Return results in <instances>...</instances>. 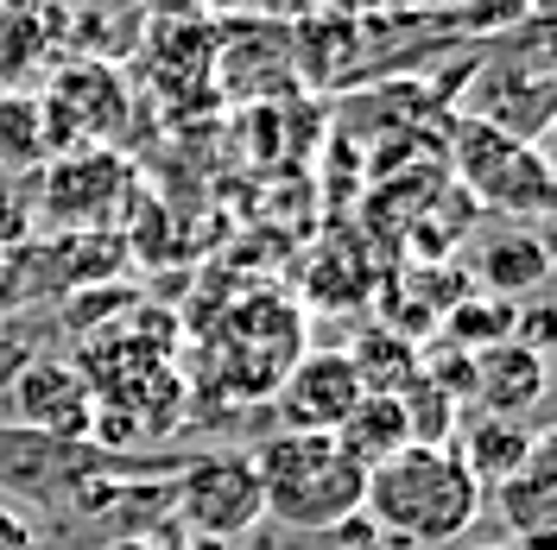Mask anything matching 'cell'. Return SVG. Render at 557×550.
I'll return each instance as SVG.
<instances>
[{
    "mask_svg": "<svg viewBox=\"0 0 557 550\" xmlns=\"http://www.w3.org/2000/svg\"><path fill=\"white\" fill-rule=\"evenodd\" d=\"M482 507L487 493L450 443H406L374 462L361 487V525H374L393 550H456L475 532Z\"/></svg>",
    "mask_w": 557,
    "mask_h": 550,
    "instance_id": "6da1fadb",
    "label": "cell"
},
{
    "mask_svg": "<svg viewBox=\"0 0 557 550\" xmlns=\"http://www.w3.org/2000/svg\"><path fill=\"white\" fill-rule=\"evenodd\" d=\"M253 468H260L267 518L285 532H336L361 518L368 468L330 430H278L253 449Z\"/></svg>",
    "mask_w": 557,
    "mask_h": 550,
    "instance_id": "7a4b0ae2",
    "label": "cell"
},
{
    "mask_svg": "<svg viewBox=\"0 0 557 550\" xmlns=\"http://www.w3.org/2000/svg\"><path fill=\"white\" fill-rule=\"evenodd\" d=\"M450 165L456 184L469 190V203L500 209L507 222H545L552 215V159L532 146V139H513L500 127H487L475 114H456L450 121Z\"/></svg>",
    "mask_w": 557,
    "mask_h": 550,
    "instance_id": "3957f363",
    "label": "cell"
},
{
    "mask_svg": "<svg viewBox=\"0 0 557 550\" xmlns=\"http://www.w3.org/2000/svg\"><path fill=\"white\" fill-rule=\"evenodd\" d=\"M165 513H172L177 538L235 545L242 532H253V525L267 518L253 455H247V449H209L197 462H184L172 482H165Z\"/></svg>",
    "mask_w": 557,
    "mask_h": 550,
    "instance_id": "277c9868",
    "label": "cell"
},
{
    "mask_svg": "<svg viewBox=\"0 0 557 550\" xmlns=\"http://www.w3.org/2000/svg\"><path fill=\"white\" fill-rule=\"evenodd\" d=\"M13 386V417L20 430L58 437V443H89L96 437V386L70 361H26Z\"/></svg>",
    "mask_w": 557,
    "mask_h": 550,
    "instance_id": "5b68a950",
    "label": "cell"
},
{
    "mask_svg": "<svg viewBox=\"0 0 557 550\" xmlns=\"http://www.w3.org/2000/svg\"><path fill=\"white\" fill-rule=\"evenodd\" d=\"M361 374H355V361H348V348H311V354H298L285 379H278V417H285V430H336L355 405H361Z\"/></svg>",
    "mask_w": 557,
    "mask_h": 550,
    "instance_id": "8992f818",
    "label": "cell"
},
{
    "mask_svg": "<svg viewBox=\"0 0 557 550\" xmlns=\"http://www.w3.org/2000/svg\"><path fill=\"white\" fill-rule=\"evenodd\" d=\"M545 392H552V361L532 354V348H520L513 336L469 354V399H475L487 417L525 424V417L545 405Z\"/></svg>",
    "mask_w": 557,
    "mask_h": 550,
    "instance_id": "52a82bcc",
    "label": "cell"
},
{
    "mask_svg": "<svg viewBox=\"0 0 557 550\" xmlns=\"http://www.w3.org/2000/svg\"><path fill=\"white\" fill-rule=\"evenodd\" d=\"M487 493H494V513L507 525V545L552 550V532H557V437L552 430H539L532 455Z\"/></svg>",
    "mask_w": 557,
    "mask_h": 550,
    "instance_id": "ba28073f",
    "label": "cell"
},
{
    "mask_svg": "<svg viewBox=\"0 0 557 550\" xmlns=\"http://www.w3.org/2000/svg\"><path fill=\"white\" fill-rule=\"evenodd\" d=\"M552 278V247L532 222H507L494 228L475 253V285L482 298H500V304H520V298H539Z\"/></svg>",
    "mask_w": 557,
    "mask_h": 550,
    "instance_id": "9c48e42d",
    "label": "cell"
},
{
    "mask_svg": "<svg viewBox=\"0 0 557 550\" xmlns=\"http://www.w3.org/2000/svg\"><path fill=\"white\" fill-rule=\"evenodd\" d=\"M532 443H539V430L532 424H513V417H487L475 412L469 424H462V437H450L456 449V462L475 475V487H500L513 468H520L525 455H532Z\"/></svg>",
    "mask_w": 557,
    "mask_h": 550,
    "instance_id": "30bf717a",
    "label": "cell"
},
{
    "mask_svg": "<svg viewBox=\"0 0 557 550\" xmlns=\"http://www.w3.org/2000/svg\"><path fill=\"white\" fill-rule=\"evenodd\" d=\"M330 437H336L361 468H374V462H386V455H399V449L412 443V424H406L399 392H361V405H355Z\"/></svg>",
    "mask_w": 557,
    "mask_h": 550,
    "instance_id": "8fae6325",
    "label": "cell"
},
{
    "mask_svg": "<svg viewBox=\"0 0 557 550\" xmlns=\"http://www.w3.org/2000/svg\"><path fill=\"white\" fill-rule=\"evenodd\" d=\"M76 96H102V127L114 134L121 121H127V89H121V76L114 70H70L64 83H58V114H70V102ZM96 102H89V114L76 121V146H96Z\"/></svg>",
    "mask_w": 557,
    "mask_h": 550,
    "instance_id": "7c38bea8",
    "label": "cell"
},
{
    "mask_svg": "<svg viewBox=\"0 0 557 550\" xmlns=\"http://www.w3.org/2000/svg\"><path fill=\"white\" fill-rule=\"evenodd\" d=\"M450 7L462 13V20L475 13V33H494V26H513L532 0H450Z\"/></svg>",
    "mask_w": 557,
    "mask_h": 550,
    "instance_id": "4fadbf2b",
    "label": "cell"
},
{
    "mask_svg": "<svg viewBox=\"0 0 557 550\" xmlns=\"http://www.w3.org/2000/svg\"><path fill=\"white\" fill-rule=\"evenodd\" d=\"M102 550H184V545H177V532L165 525V532H121V538H108Z\"/></svg>",
    "mask_w": 557,
    "mask_h": 550,
    "instance_id": "5bb4252c",
    "label": "cell"
},
{
    "mask_svg": "<svg viewBox=\"0 0 557 550\" xmlns=\"http://www.w3.org/2000/svg\"><path fill=\"white\" fill-rule=\"evenodd\" d=\"M336 550H393L374 532V525H361V518H348V525H336Z\"/></svg>",
    "mask_w": 557,
    "mask_h": 550,
    "instance_id": "9a60e30c",
    "label": "cell"
},
{
    "mask_svg": "<svg viewBox=\"0 0 557 550\" xmlns=\"http://www.w3.org/2000/svg\"><path fill=\"white\" fill-rule=\"evenodd\" d=\"M0 550H33V532L7 513V507H0Z\"/></svg>",
    "mask_w": 557,
    "mask_h": 550,
    "instance_id": "2e32d148",
    "label": "cell"
},
{
    "mask_svg": "<svg viewBox=\"0 0 557 550\" xmlns=\"http://www.w3.org/2000/svg\"><path fill=\"white\" fill-rule=\"evenodd\" d=\"M209 0H152V13H172V20H190V13H203Z\"/></svg>",
    "mask_w": 557,
    "mask_h": 550,
    "instance_id": "e0dca14e",
    "label": "cell"
},
{
    "mask_svg": "<svg viewBox=\"0 0 557 550\" xmlns=\"http://www.w3.org/2000/svg\"><path fill=\"white\" fill-rule=\"evenodd\" d=\"M487 550H520V545H487Z\"/></svg>",
    "mask_w": 557,
    "mask_h": 550,
    "instance_id": "ac0fdd59",
    "label": "cell"
}]
</instances>
